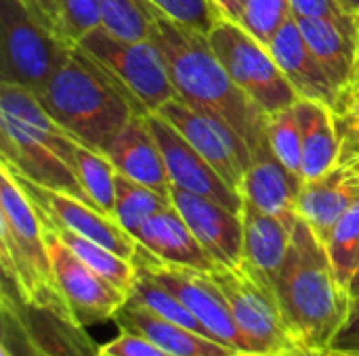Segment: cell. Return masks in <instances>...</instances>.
Listing matches in <instances>:
<instances>
[{
	"instance_id": "603a6c76",
	"label": "cell",
	"mask_w": 359,
	"mask_h": 356,
	"mask_svg": "<svg viewBox=\"0 0 359 356\" xmlns=\"http://www.w3.org/2000/svg\"><path fill=\"white\" fill-rule=\"evenodd\" d=\"M135 239L154 258L166 264L185 266L202 273H212L219 266L204 250V245L196 239V235L191 233V229L175 206L151 216L137 231Z\"/></svg>"
},
{
	"instance_id": "4316f807",
	"label": "cell",
	"mask_w": 359,
	"mask_h": 356,
	"mask_svg": "<svg viewBox=\"0 0 359 356\" xmlns=\"http://www.w3.org/2000/svg\"><path fill=\"white\" fill-rule=\"evenodd\" d=\"M76 176L88 201L101 212L114 216L116 206V168L97 149L78 141L76 145Z\"/></svg>"
},
{
	"instance_id": "f35d334b",
	"label": "cell",
	"mask_w": 359,
	"mask_h": 356,
	"mask_svg": "<svg viewBox=\"0 0 359 356\" xmlns=\"http://www.w3.org/2000/svg\"><path fill=\"white\" fill-rule=\"evenodd\" d=\"M212 2H215V6L219 8L221 17H225V19H229V21H238V19H240L244 0H212Z\"/></svg>"
},
{
	"instance_id": "484cf974",
	"label": "cell",
	"mask_w": 359,
	"mask_h": 356,
	"mask_svg": "<svg viewBox=\"0 0 359 356\" xmlns=\"http://www.w3.org/2000/svg\"><path fill=\"white\" fill-rule=\"evenodd\" d=\"M172 206V199L168 195H162L116 170V206H114V218L122 225L124 231H128L133 237L137 231L158 212Z\"/></svg>"
},
{
	"instance_id": "9a60e30c",
	"label": "cell",
	"mask_w": 359,
	"mask_h": 356,
	"mask_svg": "<svg viewBox=\"0 0 359 356\" xmlns=\"http://www.w3.org/2000/svg\"><path fill=\"white\" fill-rule=\"evenodd\" d=\"M147 122L160 145L172 187H179L196 195H204L242 214V195L221 178V174L185 141V136L179 130H175L158 113L147 115Z\"/></svg>"
},
{
	"instance_id": "ac0fdd59",
	"label": "cell",
	"mask_w": 359,
	"mask_h": 356,
	"mask_svg": "<svg viewBox=\"0 0 359 356\" xmlns=\"http://www.w3.org/2000/svg\"><path fill=\"white\" fill-rule=\"evenodd\" d=\"M305 178L286 168L271 147L255 153L250 166L246 168L238 193L244 201L252 204L261 212L273 214L288 225L299 220L297 201L301 195Z\"/></svg>"
},
{
	"instance_id": "83f0119b",
	"label": "cell",
	"mask_w": 359,
	"mask_h": 356,
	"mask_svg": "<svg viewBox=\"0 0 359 356\" xmlns=\"http://www.w3.org/2000/svg\"><path fill=\"white\" fill-rule=\"evenodd\" d=\"M128 300L145 306L147 311L156 313L158 317H164L172 323H179V325L191 329V332L208 336L206 329L202 327V323L191 315V311L168 287H164L162 283H158L156 279H151L149 275H145L139 269H137V281H135V287H133Z\"/></svg>"
},
{
	"instance_id": "ee69618b",
	"label": "cell",
	"mask_w": 359,
	"mask_h": 356,
	"mask_svg": "<svg viewBox=\"0 0 359 356\" xmlns=\"http://www.w3.org/2000/svg\"><path fill=\"white\" fill-rule=\"evenodd\" d=\"M288 353H290V350H286V353H278V355H267V356H288Z\"/></svg>"
},
{
	"instance_id": "44dd1931",
	"label": "cell",
	"mask_w": 359,
	"mask_h": 356,
	"mask_svg": "<svg viewBox=\"0 0 359 356\" xmlns=\"http://www.w3.org/2000/svg\"><path fill=\"white\" fill-rule=\"evenodd\" d=\"M244 222V258L242 264L267 287L276 292V279L284 266L294 225L261 212L252 204L242 206Z\"/></svg>"
},
{
	"instance_id": "d6a6232c",
	"label": "cell",
	"mask_w": 359,
	"mask_h": 356,
	"mask_svg": "<svg viewBox=\"0 0 359 356\" xmlns=\"http://www.w3.org/2000/svg\"><path fill=\"white\" fill-rule=\"evenodd\" d=\"M154 6H158L162 13L172 17L175 21L198 29L202 34H208L215 23L221 19L219 8L212 0H149Z\"/></svg>"
},
{
	"instance_id": "1f68e13d",
	"label": "cell",
	"mask_w": 359,
	"mask_h": 356,
	"mask_svg": "<svg viewBox=\"0 0 359 356\" xmlns=\"http://www.w3.org/2000/svg\"><path fill=\"white\" fill-rule=\"evenodd\" d=\"M101 27L118 40H149V21L137 0H99Z\"/></svg>"
},
{
	"instance_id": "9c48e42d",
	"label": "cell",
	"mask_w": 359,
	"mask_h": 356,
	"mask_svg": "<svg viewBox=\"0 0 359 356\" xmlns=\"http://www.w3.org/2000/svg\"><path fill=\"white\" fill-rule=\"evenodd\" d=\"M208 275L223 292L250 353L267 356L294 348L271 287L259 281L244 264H219Z\"/></svg>"
},
{
	"instance_id": "ffe728a7",
	"label": "cell",
	"mask_w": 359,
	"mask_h": 356,
	"mask_svg": "<svg viewBox=\"0 0 359 356\" xmlns=\"http://www.w3.org/2000/svg\"><path fill=\"white\" fill-rule=\"evenodd\" d=\"M359 204V172L353 166H337L320 178L305 180L297 212L326 243L339 220Z\"/></svg>"
},
{
	"instance_id": "f6af8a7d",
	"label": "cell",
	"mask_w": 359,
	"mask_h": 356,
	"mask_svg": "<svg viewBox=\"0 0 359 356\" xmlns=\"http://www.w3.org/2000/svg\"><path fill=\"white\" fill-rule=\"evenodd\" d=\"M353 168H355V170H358V172H359V164H355V166H353Z\"/></svg>"
},
{
	"instance_id": "60d3db41",
	"label": "cell",
	"mask_w": 359,
	"mask_h": 356,
	"mask_svg": "<svg viewBox=\"0 0 359 356\" xmlns=\"http://www.w3.org/2000/svg\"><path fill=\"white\" fill-rule=\"evenodd\" d=\"M351 15H355L359 19V0H339Z\"/></svg>"
},
{
	"instance_id": "d590c367",
	"label": "cell",
	"mask_w": 359,
	"mask_h": 356,
	"mask_svg": "<svg viewBox=\"0 0 359 356\" xmlns=\"http://www.w3.org/2000/svg\"><path fill=\"white\" fill-rule=\"evenodd\" d=\"M103 356H170L164 353L160 346H156L151 340L130 334V332H120L118 338L101 346Z\"/></svg>"
},
{
	"instance_id": "277c9868",
	"label": "cell",
	"mask_w": 359,
	"mask_h": 356,
	"mask_svg": "<svg viewBox=\"0 0 359 356\" xmlns=\"http://www.w3.org/2000/svg\"><path fill=\"white\" fill-rule=\"evenodd\" d=\"M76 145L34 92L0 84V155L11 172L90 204L74 170Z\"/></svg>"
},
{
	"instance_id": "ba28073f",
	"label": "cell",
	"mask_w": 359,
	"mask_h": 356,
	"mask_svg": "<svg viewBox=\"0 0 359 356\" xmlns=\"http://www.w3.org/2000/svg\"><path fill=\"white\" fill-rule=\"evenodd\" d=\"M208 40L229 78L263 113L269 115L297 105L299 94L269 48L236 21L221 17L208 31Z\"/></svg>"
},
{
	"instance_id": "30bf717a",
	"label": "cell",
	"mask_w": 359,
	"mask_h": 356,
	"mask_svg": "<svg viewBox=\"0 0 359 356\" xmlns=\"http://www.w3.org/2000/svg\"><path fill=\"white\" fill-rule=\"evenodd\" d=\"M135 264L139 271H143L145 275L168 287L191 311V315L202 323V327L215 342L225 344L236 353H250L223 292L219 290V285L212 281L208 273L166 264L154 258L141 245L137 250Z\"/></svg>"
},
{
	"instance_id": "5bb4252c",
	"label": "cell",
	"mask_w": 359,
	"mask_h": 356,
	"mask_svg": "<svg viewBox=\"0 0 359 356\" xmlns=\"http://www.w3.org/2000/svg\"><path fill=\"white\" fill-rule=\"evenodd\" d=\"M11 174L15 176L17 185L27 195V199L32 201V206L38 212L42 222L57 227V229H67L76 235H82L86 239H93V241L109 248L111 252H116L118 256H122L126 260H135L139 241L128 231H124L122 225L114 216L101 212L93 204H86L74 195L40 187L15 172H11Z\"/></svg>"
},
{
	"instance_id": "d4e9b609",
	"label": "cell",
	"mask_w": 359,
	"mask_h": 356,
	"mask_svg": "<svg viewBox=\"0 0 359 356\" xmlns=\"http://www.w3.org/2000/svg\"><path fill=\"white\" fill-rule=\"evenodd\" d=\"M42 222V220H40ZM46 225V222H42ZM48 229H53L59 239L84 262L88 264L95 273H99L103 279H107L109 283H114L118 290H122L126 296H130L133 287H135V281H137V264L135 260H126L122 256H118L116 252H111L109 248L93 241V239H86L82 235H76L67 229H57V227H50L46 225Z\"/></svg>"
},
{
	"instance_id": "52a82bcc",
	"label": "cell",
	"mask_w": 359,
	"mask_h": 356,
	"mask_svg": "<svg viewBox=\"0 0 359 356\" xmlns=\"http://www.w3.org/2000/svg\"><path fill=\"white\" fill-rule=\"evenodd\" d=\"M2 342L11 356H101L86 327L69 315L23 300L2 281Z\"/></svg>"
},
{
	"instance_id": "8d00e7d4",
	"label": "cell",
	"mask_w": 359,
	"mask_h": 356,
	"mask_svg": "<svg viewBox=\"0 0 359 356\" xmlns=\"http://www.w3.org/2000/svg\"><path fill=\"white\" fill-rule=\"evenodd\" d=\"M25 4V8L32 13V17L42 25L46 27L53 36H57L59 40H65L69 44H74L65 29H63V21H61V6H59V0H21Z\"/></svg>"
},
{
	"instance_id": "6da1fadb",
	"label": "cell",
	"mask_w": 359,
	"mask_h": 356,
	"mask_svg": "<svg viewBox=\"0 0 359 356\" xmlns=\"http://www.w3.org/2000/svg\"><path fill=\"white\" fill-rule=\"evenodd\" d=\"M149 21V40L158 46L177 97L187 105L225 120L250 147L252 157L269 147L267 113H263L229 78L210 46L208 34L191 29L149 0H137Z\"/></svg>"
},
{
	"instance_id": "836d02e7",
	"label": "cell",
	"mask_w": 359,
	"mask_h": 356,
	"mask_svg": "<svg viewBox=\"0 0 359 356\" xmlns=\"http://www.w3.org/2000/svg\"><path fill=\"white\" fill-rule=\"evenodd\" d=\"M332 115L339 136V166H355L359 164V90Z\"/></svg>"
},
{
	"instance_id": "7c38bea8",
	"label": "cell",
	"mask_w": 359,
	"mask_h": 356,
	"mask_svg": "<svg viewBox=\"0 0 359 356\" xmlns=\"http://www.w3.org/2000/svg\"><path fill=\"white\" fill-rule=\"evenodd\" d=\"M156 113L179 130L185 141L221 174V178L238 191L242 176L252 162V151L225 120L196 109L179 97L166 101Z\"/></svg>"
},
{
	"instance_id": "3957f363",
	"label": "cell",
	"mask_w": 359,
	"mask_h": 356,
	"mask_svg": "<svg viewBox=\"0 0 359 356\" xmlns=\"http://www.w3.org/2000/svg\"><path fill=\"white\" fill-rule=\"evenodd\" d=\"M36 97L67 132L101 153L133 115H151L103 63L78 44Z\"/></svg>"
},
{
	"instance_id": "d6986e66",
	"label": "cell",
	"mask_w": 359,
	"mask_h": 356,
	"mask_svg": "<svg viewBox=\"0 0 359 356\" xmlns=\"http://www.w3.org/2000/svg\"><path fill=\"white\" fill-rule=\"evenodd\" d=\"M273 55L276 63L297 90L299 99L318 101L332 111L339 105V92L328 78L326 69L313 55L311 46L307 44L294 15L284 23V27L276 34L271 44L267 46Z\"/></svg>"
},
{
	"instance_id": "8fae6325",
	"label": "cell",
	"mask_w": 359,
	"mask_h": 356,
	"mask_svg": "<svg viewBox=\"0 0 359 356\" xmlns=\"http://www.w3.org/2000/svg\"><path fill=\"white\" fill-rule=\"evenodd\" d=\"M78 46L103 63L149 113H156L166 101L177 97L166 63L151 40L126 42L97 27L86 34Z\"/></svg>"
},
{
	"instance_id": "f546056e",
	"label": "cell",
	"mask_w": 359,
	"mask_h": 356,
	"mask_svg": "<svg viewBox=\"0 0 359 356\" xmlns=\"http://www.w3.org/2000/svg\"><path fill=\"white\" fill-rule=\"evenodd\" d=\"M267 141L276 157L303 176V138L294 105L267 115Z\"/></svg>"
},
{
	"instance_id": "7a4b0ae2",
	"label": "cell",
	"mask_w": 359,
	"mask_h": 356,
	"mask_svg": "<svg viewBox=\"0 0 359 356\" xmlns=\"http://www.w3.org/2000/svg\"><path fill=\"white\" fill-rule=\"evenodd\" d=\"M276 298L294 346L303 348H328L351 306V294L337 277L326 243L301 216L276 279Z\"/></svg>"
},
{
	"instance_id": "f1b7e54d",
	"label": "cell",
	"mask_w": 359,
	"mask_h": 356,
	"mask_svg": "<svg viewBox=\"0 0 359 356\" xmlns=\"http://www.w3.org/2000/svg\"><path fill=\"white\" fill-rule=\"evenodd\" d=\"M326 250L337 277L349 290L359 264V204L339 220L330 239L326 241Z\"/></svg>"
},
{
	"instance_id": "2e32d148",
	"label": "cell",
	"mask_w": 359,
	"mask_h": 356,
	"mask_svg": "<svg viewBox=\"0 0 359 356\" xmlns=\"http://www.w3.org/2000/svg\"><path fill=\"white\" fill-rule=\"evenodd\" d=\"M172 206L179 210L196 239L221 266H240L244 258V222L242 214L221 206L215 199L170 189Z\"/></svg>"
},
{
	"instance_id": "e0dca14e",
	"label": "cell",
	"mask_w": 359,
	"mask_h": 356,
	"mask_svg": "<svg viewBox=\"0 0 359 356\" xmlns=\"http://www.w3.org/2000/svg\"><path fill=\"white\" fill-rule=\"evenodd\" d=\"M103 155L120 174L170 197L172 183L147 115H133L107 143Z\"/></svg>"
},
{
	"instance_id": "4dcf8cb0",
	"label": "cell",
	"mask_w": 359,
	"mask_h": 356,
	"mask_svg": "<svg viewBox=\"0 0 359 356\" xmlns=\"http://www.w3.org/2000/svg\"><path fill=\"white\" fill-rule=\"evenodd\" d=\"M290 17V0H244L240 19L236 23L252 38H257L263 46H269Z\"/></svg>"
},
{
	"instance_id": "b9f144b4",
	"label": "cell",
	"mask_w": 359,
	"mask_h": 356,
	"mask_svg": "<svg viewBox=\"0 0 359 356\" xmlns=\"http://www.w3.org/2000/svg\"><path fill=\"white\" fill-rule=\"evenodd\" d=\"M349 294H351V298H358L359 296V264L353 279H351V283H349Z\"/></svg>"
},
{
	"instance_id": "e575fe53",
	"label": "cell",
	"mask_w": 359,
	"mask_h": 356,
	"mask_svg": "<svg viewBox=\"0 0 359 356\" xmlns=\"http://www.w3.org/2000/svg\"><path fill=\"white\" fill-rule=\"evenodd\" d=\"M61 21L67 38L78 44L86 34L101 27L99 0H59Z\"/></svg>"
},
{
	"instance_id": "cb8c5ba5",
	"label": "cell",
	"mask_w": 359,
	"mask_h": 356,
	"mask_svg": "<svg viewBox=\"0 0 359 356\" xmlns=\"http://www.w3.org/2000/svg\"><path fill=\"white\" fill-rule=\"evenodd\" d=\"M303 138V178L313 180L339 166V136L332 109L299 99L294 105Z\"/></svg>"
},
{
	"instance_id": "ab89813d",
	"label": "cell",
	"mask_w": 359,
	"mask_h": 356,
	"mask_svg": "<svg viewBox=\"0 0 359 356\" xmlns=\"http://www.w3.org/2000/svg\"><path fill=\"white\" fill-rule=\"evenodd\" d=\"M288 356H359V353H341V350H332V348H303V346H294Z\"/></svg>"
},
{
	"instance_id": "8992f818",
	"label": "cell",
	"mask_w": 359,
	"mask_h": 356,
	"mask_svg": "<svg viewBox=\"0 0 359 356\" xmlns=\"http://www.w3.org/2000/svg\"><path fill=\"white\" fill-rule=\"evenodd\" d=\"M74 44L42 27L21 0H0V76L2 84L38 94L69 59Z\"/></svg>"
},
{
	"instance_id": "4fadbf2b",
	"label": "cell",
	"mask_w": 359,
	"mask_h": 356,
	"mask_svg": "<svg viewBox=\"0 0 359 356\" xmlns=\"http://www.w3.org/2000/svg\"><path fill=\"white\" fill-rule=\"evenodd\" d=\"M44 227V237L55 271V279L59 292L67 304L69 317L82 325L90 327L103 321H114L118 311L126 304L128 296L118 290L114 283L95 273L88 264H84L61 239L59 235Z\"/></svg>"
},
{
	"instance_id": "7402d4cb",
	"label": "cell",
	"mask_w": 359,
	"mask_h": 356,
	"mask_svg": "<svg viewBox=\"0 0 359 356\" xmlns=\"http://www.w3.org/2000/svg\"><path fill=\"white\" fill-rule=\"evenodd\" d=\"M114 323L120 332L139 334L147 340H151L156 346H160L170 356H231V350L225 344L215 342L212 338L191 332L179 323H172L164 317H158L156 313L147 311L145 306L126 300V304L118 311L114 317Z\"/></svg>"
},
{
	"instance_id": "74e56055",
	"label": "cell",
	"mask_w": 359,
	"mask_h": 356,
	"mask_svg": "<svg viewBox=\"0 0 359 356\" xmlns=\"http://www.w3.org/2000/svg\"><path fill=\"white\" fill-rule=\"evenodd\" d=\"M328 348L341 350V353H359V296L351 298L349 313L343 325L339 327V332L334 334Z\"/></svg>"
},
{
	"instance_id": "5b68a950",
	"label": "cell",
	"mask_w": 359,
	"mask_h": 356,
	"mask_svg": "<svg viewBox=\"0 0 359 356\" xmlns=\"http://www.w3.org/2000/svg\"><path fill=\"white\" fill-rule=\"evenodd\" d=\"M0 258L4 281L23 300L69 315L40 216L4 164L0 166Z\"/></svg>"
},
{
	"instance_id": "7bdbcfd3",
	"label": "cell",
	"mask_w": 359,
	"mask_h": 356,
	"mask_svg": "<svg viewBox=\"0 0 359 356\" xmlns=\"http://www.w3.org/2000/svg\"><path fill=\"white\" fill-rule=\"evenodd\" d=\"M231 356H261V355H250V353H236V355Z\"/></svg>"
}]
</instances>
